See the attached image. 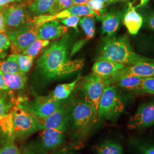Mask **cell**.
Returning <instances> with one entry per match:
<instances>
[{
  "label": "cell",
  "mask_w": 154,
  "mask_h": 154,
  "mask_svg": "<svg viewBox=\"0 0 154 154\" xmlns=\"http://www.w3.org/2000/svg\"><path fill=\"white\" fill-rule=\"evenodd\" d=\"M152 126H154V100L140 105L127 124L129 130L137 131H142Z\"/></svg>",
  "instance_id": "cell-10"
},
{
  "label": "cell",
  "mask_w": 154,
  "mask_h": 154,
  "mask_svg": "<svg viewBox=\"0 0 154 154\" xmlns=\"http://www.w3.org/2000/svg\"><path fill=\"white\" fill-rule=\"evenodd\" d=\"M0 11L3 15L6 25L11 28L19 27L33 19L25 6L22 4L8 5Z\"/></svg>",
  "instance_id": "cell-13"
},
{
  "label": "cell",
  "mask_w": 154,
  "mask_h": 154,
  "mask_svg": "<svg viewBox=\"0 0 154 154\" xmlns=\"http://www.w3.org/2000/svg\"><path fill=\"white\" fill-rule=\"evenodd\" d=\"M149 1V0H139V1H140L139 4H138L137 7H135V8H140V7H142L143 6L146 5Z\"/></svg>",
  "instance_id": "cell-42"
},
{
  "label": "cell",
  "mask_w": 154,
  "mask_h": 154,
  "mask_svg": "<svg viewBox=\"0 0 154 154\" xmlns=\"http://www.w3.org/2000/svg\"><path fill=\"white\" fill-rule=\"evenodd\" d=\"M37 29L38 26L31 21L6 32L11 42V49L13 54L22 53L38 39Z\"/></svg>",
  "instance_id": "cell-8"
},
{
  "label": "cell",
  "mask_w": 154,
  "mask_h": 154,
  "mask_svg": "<svg viewBox=\"0 0 154 154\" xmlns=\"http://www.w3.org/2000/svg\"><path fill=\"white\" fill-rule=\"evenodd\" d=\"M88 0H73L74 5H85Z\"/></svg>",
  "instance_id": "cell-41"
},
{
  "label": "cell",
  "mask_w": 154,
  "mask_h": 154,
  "mask_svg": "<svg viewBox=\"0 0 154 154\" xmlns=\"http://www.w3.org/2000/svg\"><path fill=\"white\" fill-rule=\"evenodd\" d=\"M126 65L107 60H97L94 64L92 71L102 77L103 79L111 76L116 72L121 70Z\"/></svg>",
  "instance_id": "cell-19"
},
{
  "label": "cell",
  "mask_w": 154,
  "mask_h": 154,
  "mask_svg": "<svg viewBox=\"0 0 154 154\" xmlns=\"http://www.w3.org/2000/svg\"><path fill=\"white\" fill-rule=\"evenodd\" d=\"M17 101L12 90H0V118L11 111L16 105Z\"/></svg>",
  "instance_id": "cell-23"
},
{
  "label": "cell",
  "mask_w": 154,
  "mask_h": 154,
  "mask_svg": "<svg viewBox=\"0 0 154 154\" xmlns=\"http://www.w3.org/2000/svg\"><path fill=\"white\" fill-rule=\"evenodd\" d=\"M6 86L11 90H20L25 88L28 77L26 73L18 72L15 74H3Z\"/></svg>",
  "instance_id": "cell-22"
},
{
  "label": "cell",
  "mask_w": 154,
  "mask_h": 154,
  "mask_svg": "<svg viewBox=\"0 0 154 154\" xmlns=\"http://www.w3.org/2000/svg\"><path fill=\"white\" fill-rule=\"evenodd\" d=\"M65 103L62 100H54L49 95L37 97L33 100L22 97L17 98V106L26 110L36 118H42L52 114Z\"/></svg>",
  "instance_id": "cell-7"
},
{
  "label": "cell",
  "mask_w": 154,
  "mask_h": 154,
  "mask_svg": "<svg viewBox=\"0 0 154 154\" xmlns=\"http://www.w3.org/2000/svg\"><path fill=\"white\" fill-rule=\"evenodd\" d=\"M79 23L86 35L85 39L88 41L93 38L95 33V23L93 17H82Z\"/></svg>",
  "instance_id": "cell-28"
},
{
  "label": "cell",
  "mask_w": 154,
  "mask_h": 154,
  "mask_svg": "<svg viewBox=\"0 0 154 154\" xmlns=\"http://www.w3.org/2000/svg\"><path fill=\"white\" fill-rule=\"evenodd\" d=\"M97 60H107L125 65H134L140 62H154V58L135 52L127 35L118 38L115 35H107L102 38Z\"/></svg>",
  "instance_id": "cell-3"
},
{
  "label": "cell",
  "mask_w": 154,
  "mask_h": 154,
  "mask_svg": "<svg viewBox=\"0 0 154 154\" xmlns=\"http://www.w3.org/2000/svg\"><path fill=\"white\" fill-rule=\"evenodd\" d=\"M0 70L3 74H15L20 72L18 63L13 54L0 62Z\"/></svg>",
  "instance_id": "cell-27"
},
{
  "label": "cell",
  "mask_w": 154,
  "mask_h": 154,
  "mask_svg": "<svg viewBox=\"0 0 154 154\" xmlns=\"http://www.w3.org/2000/svg\"><path fill=\"white\" fill-rule=\"evenodd\" d=\"M0 119L3 122L1 126L19 142L26 140L39 130L32 116L17 105Z\"/></svg>",
  "instance_id": "cell-4"
},
{
  "label": "cell",
  "mask_w": 154,
  "mask_h": 154,
  "mask_svg": "<svg viewBox=\"0 0 154 154\" xmlns=\"http://www.w3.org/2000/svg\"><path fill=\"white\" fill-rule=\"evenodd\" d=\"M143 21L146 23V26L154 32V11L147 13L143 17Z\"/></svg>",
  "instance_id": "cell-36"
},
{
  "label": "cell",
  "mask_w": 154,
  "mask_h": 154,
  "mask_svg": "<svg viewBox=\"0 0 154 154\" xmlns=\"http://www.w3.org/2000/svg\"><path fill=\"white\" fill-rule=\"evenodd\" d=\"M69 37L66 35L53 42L46 49L37 62V69L47 80L68 77L81 70L84 61L70 60Z\"/></svg>",
  "instance_id": "cell-1"
},
{
  "label": "cell",
  "mask_w": 154,
  "mask_h": 154,
  "mask_svg": "<svg viewBox=\"0 0 154 154\" xmlns=\"http://www.w3.org/2000/svg\"><path fill=\"white\" fill-rule=\"evenodd\" d=\"M81 18V17L77 16H72L62 19L60 20V22L63 23L64 26L67 28H74L75 30L78 31V26Z\"/></svg>",
  "instance_id": "cell-34"
},
{
  "label": "cell",
  "mask_w": 154,
  "mask_h": 154,
  "mask_svg": "<svg viewBox=\"0 0 154 154\" xmlns=\"http://www.w3.org/2000/svg\"><path fill=\"white\" fill-rule=\"evenodd\" d=\"M14 2H21L20 0H0V10L6 6Z\"/></svg>",
  "instance_id": "cell-40"
},
{
  "label": "cell",
  "mask_w": 154,
  "mask_h": 154,
  "mask_svg": "<svg viewBox=\"0 0 154 154\" xmlns=\"http://www.w3.org/2000/svg\"><path fill=\"white\" fill-rule=\"evenodd\" d=\"M73 5V0H55L52 14H56Z\"/></svg>",
  "instance_id": "cell-35"
},
{
  "label": "cell",
  "mask_w": 154,
  "mask_h": 154,
  "mask_svg": "<svg viewBox=\"0 0 154 154\" xmlns=\"http://www.w3.org/2000/svg\"><path fill=\"white\" fill-rule=\"evenodd\" d=\"M55 1V0H33L28 6V9L35 16L52 14Z\"/></svg>",
  "instance_id": "cell-20"
},
{
  "label": "cell",
  "mask_w": 154,
  "mask_h": 154,
  "mask_svg": "<svg viewBox=\"0 0 154 154\" xmlns=\"http://www.w3.org/2000/svg\"><path fill=\"white\" fill-rule=\"evenodd\" d=\"M128 145L135 154H154V132L132 136Z\"/></svg>",
  "instance_id": "cell-15"
},
{
  "label": "cell",
  "mask_w": 154,
  "mask_h": 154,
  "mask_svg": "<svg viewBox=\"0 0 154 154\" xmlns=\"http://www.w3.org/2000/svg\"><path fill=\"white\" fill-rule=\"evenodd\" d=\"M72 16H77L81 17H96L97 18L99 16L97 12L90 9L88 6L85 5H77L72 6L54 14H45L39 16L34 17L32 21L38 27L45 22L54 20H61L62 19Z\"/></svg>",
  "instance_id": "cell-11"
},
{
  "label": "cell",
  "mask_w": 154,
  "mask_h": 154,
  "mask_svg": "<svg viewBox=\"0 0 154 154\" xmlns=\"http://www.w3.org/2000/svg\"><path fill=\"white\" fill-rule=\"evenodd\" d=\"M97 154H124L121 144L112 140H107L95 147Z\"/></svg>",
  "instance_id": "cell-25"
},
{
  "label": "cell",
  "mask_w": 154,
  "mask_h": 154,
  "mask_svg": "<svg viewBox=\"0 0 154 154\" xmlns=\"http://www.w3.org/2000/svg\"><path fill=\"white\" fill-rule=\"evenodd\" d=\"M144 78L134 76L123 77L118 80L114 85L130 91L140 93L141 86Z\"/></svg>",
  "instance_id": "cell-24"
},
{
  "label": "cell",
  "mask_w": 154,
  "mask_h": 154,
  "mask_svg": "<svg viewBox=\"0 0 154 154\" xmlns=\"http://www.w3.org/2000/svg\"><path fill=\"white\" fill-rule=\"evenodd\" d=\"M49 44L50 41L37 39L32 44L30 45L25 50L22 52V54L31 56L34 58L42 50L49 45Z\"/></svg>",
  "instance_id": "cell-29"
},
{
  "label": "cell",
  "mask_w": 154,
  "mask_h": 154,
  "mask_svg": "<svg viewBox=\"0 0 154 154\" xmlns=\"http://www.w3.org/2000/svg\"><path fill=\"white\" fill-rule=\"evenodd\" d=\"M65 103L58 110L55 111L49 116L42 118H36L33 116L39 130L44 129H54L62 132H66V123H65Z\"/></svg>",
  "instance_id": "cell-14"
},
{
  "label": "cell",
  "mask_w": 154,
  "mask_h": 154,
  "mask_svg": "<svg viewBox=\"0 0 154 154\" xmlns=\"http://www.w3.org/2000/svg\"><path fill=\"white\" fill-rule=\"evenodd\" d=\"M98 111L99 100L105 88L103 78L95 73L92 72L84 77L80 86Z\"/></svg>",
  "instance_id": "cell-12"
},
{
  "label": "cell",
  "mask_w": 154,
  "mask_h": 154,
  "mask_svg": "<svg viewBox=\"0 0 154 154\" xmlns=\"http://www.w3.org/2000/svg\"><path fill=\"white\" fill-rule=\"evenodd\" d=\"M122 22L126 27L128 32L132 35L138 33L143 23V17L133 6L132 3H129L126 11L124 13Z\"/></svg>",
  "instance_id": "cell-18"
},
{
  "label": "cell",
  "mask_w": 154,
  "mask_h": 154,
  "mask_svg": "<svg viewBox=\"0 0 154 154\" xmlns=\"http://www.w3.org/2000/svg\"><path fill=\"white\" fill-rule=\"evenodd\" d=\"M6 24L3 15L0 11V33H6Z\"/></svg>",
  "instance_id": "cell-38"
},
{
  "label": "cell",
  "mask_w": 154,
  "mask_h": 154,
  "mask_svg": "<svg viewBox=\"0 0 154 154\" xmlns=\"http://www.w3.org/2000/svg\"><path fill=\"white\" fill-rule=\"evenodd\" d=\"M124 12L112 11L104 12L98 19L102 21V32L107 35H114L121 25Z\"/></svg>",
  "instance_id": "cell-17"
},
{
  "label": "cell",
  "mask_w": 154,
  "mask_h": 154,
  "mask_svg": "<svg viewBox=\"0 0 154 154\" xmlns=\"http://www.w3.org/2000/svg\"><path fill=\"white\" fill-rule=\"evenodd\" d=\"M129 76L141 78L154 77V62H140L134 65H126L103 79L105 86L114 85L122 78Z\"/></svg>",
  "instance_id": "cell-9"
},
{
  "label": "cell",
  "mask_w": 154,
  "mask_h": 154,
  "mask_svg": "<svg viewBox=\"0 0 154 154\" xmlns=\"http://www.w3.org/2000/svg\"><path fill=\"white\" fill-rule=\"evenodd\" d=\"M140 93L154 95V77L144 79L140 88Z\"/></svg>",
  "instance_id": "cell-33"
},
{
  "label": "cell",
  "mask_w": 154,
  "mask_h": 154,
  "mask_svg": "<svg viewBox=\"0 0 154 154\" xmlns=\"http://www.w3.org/2000/svg\"><path fill=\"white\" fill-rule=\"evenodd\" d=\"M0 90H10L6 85L4 75L2 72L0 70Z\"/></svg>",
  "instance_id": "cell-39"
},
{
  "label": "cell",
  "mask_w": 154,
  "mask_h": 154,
  "mask_svg": "<svg viewBox=\"0 0 154 154\" xmlns=\"http://www.w3.org/2000/svg\"><path fill=\"white\" fill-rule=\"evenodd\" d=\"M126 108L124 98L118 87L114 85L105 86L98 109V122L116 123Z\"/></svg>",
  "instance_id": "cell-5"
},
{
  "label": "cell",
  "mask_w": 154,
  "mask_h": 154,
  "mask_svg": "<svg viewBox=\"0 0 154 154\" xmlns=\"http://www.w3.org/2000/svg\"><path fill=\"white\" fill-rule=\"evenodd\" d=\"M125 1V0H109L107 3L105 4V6H107L114 4V3L118 2H119V1Z\"/></svg>",
  "instance_id": "cell-43"
},
{
  "label": "cell",
  "mask_w": 154,
  "mask_h": 154,
  "mask_svg": "<svg viewBox=\"0 0 154 154\" xmlns=\"http://www.w3.org/2000/svg\"><path fill=\"white\" fill-rule=\"evenodd\" d=\"M3 137L1 139L0 154H20V151L15 144V139L5 130H2Z\"/></svg>",
  "instance_id": "cell-26"
},
{
  "label": "cell",
  "mask_w": 154,
  "mask_h": 154,
  "mask_svg": "<svg viewBox=\"0 0 154 154\" xmlns=\"http://www.w3.org/2000/svg\"><path fill=\"white\" fill-rule=\"evenodd\" d=\"M38 39L53 40L62 38L67 35L68 28L62 25L58 20L45 22L38 27Z\"/></svg>",
  "instance_id": "cell-16"
},
{
  "label": "cell",
  "mask_w": 154,
  "mask_h": 154,
  "mask_svg": "<svg viewBox=\"0 0 154 154\" xmlns=\"http://www.w3.org/2000/svg\"><path fill=\"white\" fill-rule=\"evenodd\" d=\"M11 46V42L7 35L5 33H0V62L4 60Z\"/></svg>",
  "instance_id": "cell-31"
},
{
  "label": "cell",
  "mask_w": 154,
  "mask_h": 154,
  "mask_svg": "<svg viewBox=\"0 0 154 154\" xmlns=\"http://www.w3.org/2000/svg\"><path fill=\"white\" fill-rule=\"evenodd\" d=\"M16 58L20 72L26 73L29 72L33 64L34 58L29 55L22 54H13Z\"/></svg>",
  "instance_id": "cell-30"
},
{
  "label": "cell",
  "mask_w": 154,
  "mask_h": 154,
  "mask_svg": "<svg viewBox=\"0 0 154 154\" xmlns=\"http://www.w3.org/2000/svg\"><path fill=\"white\" fill-rule=\"evenodd\" d=\"M87 41H88L85 38L83 39H82V40L79 41L78 42H77V43L73 46L72 49L71 50L70 57H72V55H74L75 53H77L78 51H79V50L82 48L83 45L87 42Z\"/></svg>",
  "instance_id": "cell-37"
},
{
  "label": "cell",
  "mask_w": 154,
  "mask_h": 154,
  "mask_svg": "<svg viewBox=\"0 0 154 154\" xmlns=\"http://www.w3.org/2000/svg\"><path fill=\"white\" fill-rule=\"evenodd\" d=\"M76 97L65 107L66 131L75 139L86 138L98 122V111L81 87L76 90Z\"/></svg>",
  "instance_id": "cell-2"
},
{
  "label": "cell",
  "mask_w": 154,
  "mask_h": 154,
  "mask_svg": "<svg viewBox=\"0 0 154 154\" xmlns=\"http://www.w3.org/2000/svg\"><path fill=\"white\" fill-rule=\"evenodd\" d=\"M97 1H100V2H103V3H104V4H106V3H107L109 0H97Z\"/></svg>",
  "instance_id": "cell-45"
},
{
  "label": "cell",
  "mask_w": 154,
  "mask_h": 154,
  "mask_svg": "<svg viewBox=\"0 0 154 154\" xmlns=\"http://www.w3.org/2000/svg\"><path fill=\"white\" fill-rule=\"evenodd\" d=\"M54 154H72L66 151H58V152H56Z\"/></svg>",
  "instance_id": "cell-44"
},
{
  "label": "cell",
  "mask_w": 154,
  "mask_h": 154,
  "mask_svg": "<svg viewBox=\"0 0 154 154\" xmlns=\"http://www.w3.org/2000/svg\"><path fill=\"white\" fill-rule=\"evenodd\" d=\"M85 5L88 6V8L97 12L99 14V16L97 18L101 16L104 13L103 9L106 7L105 4L97 0H88Z\"/></svg>",
  "instance_id": "cell-32"
},
{
  "label": "cell",
  "mask_w": 154,
  "mask_h": 154,
  "mask_svg": "<svg viewBox=\"0 0 154 154\" xmlns=\"http://www.w3.org/2000/svg\"><path fill=\"white\" fill-rule=\"evenodd\" d=\"M81 79V75L79 74L77 78L72 82L61 84L58 85L54 90L49 95L50 98L54 100H63L70 95L74 91L77 83Z\"/></svg>",
  "instance_id": "cell-21"
},
{
  "label": "cell",
  "mask_w": 154,
  "mask_h": 154,
  "mask_svg": "<svg viewBox=\"0 0 154 154\" xmlns=\"http://www.w3.org/2000/svg\"><path fill=\"white\" fill-rule=\"evenodd\" d=\"M64 141V132L54 129L42 130L34 140L22 146L20 154H48Z\"/></svg>",
  "instance_id": "cell-6"
}]
</instances>
